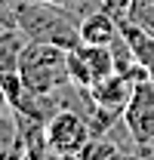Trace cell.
<instances>
[{"label": "cell", "mask_w": 154, "mask_h": 160, "mask_svg": "<svg viewBox=\"0 0 154 160\" xmlns=\"http://www.w3.org/2000/svg\"><path fill=\"white\" fill-rule=\"evenodd\" d=\"M19 77L22 86L34 96L62 99V92L74 86L68 74V49L46 40H28L19 59Z\"/></svg>", "instance_id": "obj_1"}, {"label": "cell", "mask_w": 154, "mask_h": 160, "mask_svg": "<svg viewBox=\"0 0 154 160\" xmlns=\"http://www.w3.org/2000/svg\"><path fill=\"white\" fill-rule=\"evenodd\" d=\"M16 25L25 31L28 40H46V43H59L65 49L80 46L77 19L65 6H56V3L16 0Z\"/></svg>", "instance_id": "obj_2"}, {"label": "cell", "mask_w": 154, "mask_h": 160, "mask_svg": "<svg viewBox=\"0 0 154 160\" xmlns=\"http://www.w3.org/2000/svg\"><path fill=\"white\" fill-rule=\"evenodd\" d=\"M90 139H93V126L86 114L74 111L71 105L59 108L46 120V145L53 157H80V151L86 148Z\"/></svg>", "instance_id": "obj_3"}, {"label": "cell", "mask_w": 154, "mask_h": 160, "mask_svg": "<svg viewBox=\"0 0 154 160\" xmlns=\"http://www.w3.org/2000/svg\"><path fill=\"white\" fill-rule=\"evenodd\" d=\"M123 126L133 145H154V80L145 77L136 83L133 96L123 108Z\"/></svg>", "instance_id": "obj_4"}, {"label": "cell", "mask_w": 154, "mask_h": 160, "mask_svg": "<svg viewBox=\"0 0 154 160\" xmlns=\"http://www.w3.org/2000/svg\"><path fill=\"white\" fill-rule=\"evenodd\" d=\"M136 83H139V80L130 77V74H123V71H111V74L99 77L86 92H90V99L96 102L99 108L114 111V114H123V108H126V102H130V96H133Z\"/></svg>", "instance_id": "obj_5"}, {"label": "cell", "mask_w": 154, "mask_h": 160, "mask_svg": "<svg viewBox=\"0 0 154 160\" xmlns=\"http://www.w3.org/2000/svg\"><path fill=\"white\" fill-rule=\"evenodd\" d=\"M80 28V43H96V46H111L117 37H120V28H117V19H111L105 9H93L86 12L83 19L77 22Z\"/></svg>", "instance_id": "obj_6"}, {"label": "cell", "mask_w": 154, "mask_h": 160, "mask_svg": "<svg viewBox=\"0 0 154 160\" xmlns=\"http://www.w3.org/2000/svg\"><path fill=\"white\" fill-rule=\"evenodd\" d=\"M25 43H28V37H25V31L19 25L0 31V83L19 77V59H22Z\"/></svg>", "instance_id": "obj_7"}, {"label": "cell", "mask_w": 154, "mask_h": 160, "mask_svg": "<svg viewBox=\"0 0 154 160\" xmlns=\"http://www.w3.org/2000/svg\"><path fill=\"white\" fill-rule=\"evenodd\" d=\"M77 49H80V56L86 59L90 71H93V83H96L99 77H105V74L117 71V65H114V49H111V46H96V43H80Z\"/></svg>", "instance_id": "obj_8"}, {"label": "cell", "mask_w": 154, "mask_h": 160, "mask_svg": "<svg viewBox=\"0 0 154 160\" xmlns=\"http://www.w3.org/2000/svg\"><path fill=\"white\" fill-rule=\"evenodd\" d=\"M117 154H123V148L111 142V132H105V136H93V139L86 142V148L80 151V160H96V157H117Z\"/></svg>", "instance_id": "obj_9"}, {"label": "cell", "mask_w": 154, "mask_h": 160, "mask_svg": "<svg viewBox=\"0 0 154 160\" xmlns=\"http://www.w3.org/2000/svg\"><path fill=\"white\" fill-rule=\"evenodd\" d=\"M68 74H71V83H74V89H90L93 86V71H90V65L86 59L80 56V49H68Z\"/></svg>", "instance_id": "obj_10"}, {"label": "cell", "mask_w": 154, "mask_h": 160, "mask_svg": "<svg viewBox=\"0 0 154 160\" xmlns=\"http://www.w3.org/2000/svg\"><path fill=\"white\" fill-rule=\"evenodd\" d=\"M43 3H56V6H65V9H71V3H74V0H43Z\"/></svg>", "instance_id": "obj_11"}]
</instances>
